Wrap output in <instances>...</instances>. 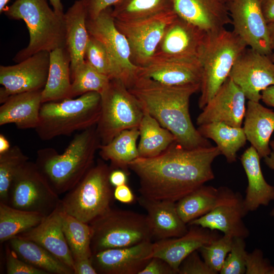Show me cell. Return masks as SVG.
I'll return each mask as SVG.
<instances>
[{
    "mask_svg": "<svg viewBox=\"0 0 274 274\" xmlns=\"http://www.w3.org/2000/svg\"><path fill=\"white\" fill-rule=\"evenodd\" d=\"M220 154L217 146L189 149L176 141L158 156L137 158L128 168L139 178L141 195L177 202L215 178L212 164Z\"/></svg>",
    "mask_w": 274,
    "mask_h": 274,
    "instance_id": "obj_1",
    "label": "cell"
},
{
    "mask_svg": "<svg viewBox=\"0 0 274 274\" xmlns=\"http://www.w3.org/2000/svg\"><path fill=\"white\" fill-rule=\"evenodd\" d=\"M128 89L143 111L171 132L184 148L212 146L194 127L189 113L190 98L200 89V85L170 86L150 79L135 78Z\"/></svg>",
    "mask_w": 274,
    "mask_h": 274,
    "instance_id": "obj_2",
    "label": "cell"
},
{
    "mask_svg": "<svg viewBox=\"0 0 274 274\" xmlns=\"http://www.w3.org/2000/svg\"><path fill=\"white\" fill-rule=\"evenodd\" d=\"M100 145L95 125L77 133L61 154L52 148L39 150L35 163L59 195L72 189L94 165Z\"/></svg>",
    "mask_w": 274,
    "mask_h": 274,
    "instance_id": "obj_3",
    "label": "cell"
},
{
    "mask_svg": "<svg viewBox=\"0 0 274 274\" xmlns=\"http://www.w3.org/2000/svg\"><path fill=\"white\" fill-rule=\"evenodd\" d=\"M4 12L10 19L24 21L29 32V43L16 54V62L40 51L66 48L64 14L56 13L46 0H16Z\"/></svg>",
    "mask_w": 274,
    "mask_h": 274,
    "instance_id": "obj_4",
    "label": "cell"
},
{
    "mask_svg": "<svg viewBox=\"0 0 274 274\" xmlns=\"http://www.w3.org/2000/svg\"><path fill=\"white\" fill-rule=\"evenodd\" d=\"M101 95L90 92L76 98L42 103L35 130L43 141L70 135L96 125L101 114Z\"/></svg>",
    "mask_w": 274,
    "mask_h": 274,
    "instance_id": "obj_5",
    "label": "cell"
},
{
    "mask_svg": "<svg viewBox=\"0 0 274 274\" xmlns=\"http://www.w3.org/2000/svg\"><path fill=\"white\" fill-rule=\"evenodd\" d=\"M248 46L233 30L225 28L208 33L201 58V94L198 106L202 109L228 78L238 57Z\"/></svg>",
    "mask_w": 274,
    "mask_h": 274,
    "instance_id": "obj_6",
    "label": "cell"
},
{
    "mask_svg": "<svg viewBox=\"0 0 274 274\" xmlns=\"http://www.w3.org/2000/svg\"><path fill=\"white\" fill-rule=\"evenodd\" d=\"M112 170L102 160H98L61 199L62 210L89 224L110 209L114 198L110 182Z\"/></svg>",
    "mask_w": 274,
    "mask_h": 274,
    "instance_id": "obj_7",
    "label": "cell"
},
{
    "mask_svg": "<svg viewBox=\"0 0 274 274\" xmlns=\"http://www.w3.org/2000/svg\"><path fill=\"white\" fill-rule=\"evenodd\" d=\"M92 254L151 241L152 234L146 215L111 208L89 223Z\"/></svg>",
    "mask_w": 274,
    "mask_h": 274,
    "instance_id": "obj_8",
    "label": "cell"
},
{
    "mask_svg": "<svg viewBox=\"0 0 274 274\" xmlns=\"http://www.w3.org/2000/svg\"><path fill=\"white\" fill-rule=\"evenodd\" d=\"M100 95L101 114L96 130L101 145L109 143L123 130L139 128L144 111L122 81L110 80Z\"/></svg>",
    "mask_w": 274,
    "mask_h": 274,
    "instance_id": "obj_9",
    "label": "cell"
},
{
    "mask_svg": "<svg viewBox=\"0 0 274 274\" xmlns=\"http://www.w3.org/2000/svg\"><path fill=\"white\" fill-rule=\"evenodd\" d=\"M61 199L38 169L35 162L27 161L18 171L11 184L8 204L14 208L51 214Z\"/></svg>",
    "mask_w": 274,
    "mask_h": 274,
    "instance_id": "obj_10",
    "label": "cell"
},
{
    "mask_svg": "<svg viewBox=\"0 0 274 274\" xmlns=\"http://www.w3.org/2000/svg\"><path fill=\"white\" fill-rule=\"evenodd\" d=\"M177 16L173 11L135 21L115 19L116 27L128 41L133 64L142 67L152 61L166 28Z\"/></svg>",
    "mask_w": 274,
    "mask_h": 274,
    "instance_id": "obj_11",
    "label": "cell"
},
{
    "mask_svg": "<svg viewBox=\"0 0 274 274\" xmlns=\"http://www.w3.org/2000/svg\"><path fill=\"white\" fill-rule=\"evenodd\" d=\"M208 35L177 16L166 28L153 59L200 63Z\"/></svg>",
    "mask_w": 274,
    "mask_h": 274,
    "instance_id": "obj_12",
    "label": "cell"
},
{
    "mask_svg": "<svg viewBox=\"0 0 274 274\" xmlns=\"http://www.w3.org/2000/svg\"><path fill=\"white\" fill-rule=\"evenodd\" d=\"M212 209L204 216L196 219L188 225H195L219 230L224 234L246 238L250 232L243 221L248 212L241 193L228 187L221 186Z\"/></svg>",
    "mask_w": 274,
    "mask_h": 274,
    "instance_id": "obj_13",
    "label": "cell"
},
{
    "mask_svg": "<svg viewBox=\"0 0 274 274\" xmlns=\"http://www.w3.org/2000/svg\"><path fill=\"white\" fill-rule=\"evenodd\" d=\"M50 52L43 51L13 65L0 66V103L9 96L43 90L48 78Z\"/></svg>",
    "mask_w": 274,
    "mask_h": 274,
    "instance_id": "obj_14",
    "label": "cell"
},
{
    "mask_svg": "<svg viewBox=\"0 0 274 274\" xmlns=\"http://www.w3.org/2000/svg\"><path fill=\"white\" fill-rule=\"evenodd\" d=\"M227 5L233 31L248 47L270 56L273 51L261 0H231Z\"/></svg>",
    "mask_w": 274,
    "mask_h": 274,
    "instance_id": "obj_15",
    "label": "cell"
},
{
    "mask_svg": "<svg viewBox=\"0 0 274 274\" xmlns=\"http://www.w3.org/2000/svg\"><path fill=\"white\" fill-rule=\"evenodd\" d=\"M228 77L246 98L259 102L262 91L274 85V63L269 56L247 47L237 58Z\"/></svg>",
    "mask_w": 274,
    "mask_h": 274,
    "instance_id": "obj_16",
    "label": "cell"
},
{
    "mask_svg": "<svg viewBox=\"0 0 274 274\" xmlns=\"http://www.w3.org/2000/svg\"><path fill=\"white\" fill-rule=\"evenodd\" d=\"M86 26L89 34L106 47L121 73L123 82L130 87L138 66L131 60L130 49L126 38L116 26L112 7L104 10L94 19L87 18Z\"/></svg>",
    "mask_w": 274,
    "mask_h": 274,
    "instance_id": "obj_17",
    "label": "cell"
},
{
    "mask_svg": "<svg viewBox=\"0 0 274 274\" xmlns=\"http://www.w3.org/2000/svg\"><path fill=\"white\" fill-rule=\"evenodd\" d=\"M246 97L242 89L228 77L198 116V126L214 122L241 127L244 119Z\"/></svg>",
    "mask_w": 274,
    "mask_h": 274,
    "instance_id": "obj_18",
    "label": "cell"
},
{
    "mask_svg": "<svg viewBox=\"0 0 274 274\" xmlns=\"http://www.w3.org/2000/svg\"><path fill=\"white\" fill-rule=\"evenodd\" d=\"M153 243L107 249L90 258L97 274H139L152 257Z\"/></svg>",
    "mask_w": 274,
    "mask_h": 274,
    "instance_id": "obj_19",
    "label": "cell"
},
{
    "mask_svg": "<svg viewBox=\"0 0 274 274\" xmlns=\"http://www.w3.org/2000/svg\"><path fill=\"white\" fill-rule=\"evenodd\" d=\"M178 16L208 33L218 32L231 23L225 0H173Z\"/></svg>",
    "mask_w": 274,
    "mask_h": 274,
    "instance_id": "obj_20",
    "label": "cell"
},
{
    "mask_svg": "<svg viewBox=\"0 0 274 274\" xmlns=\"http://www.w3.org/2000/svg\"><path fill=\"white\" fill-rule=\"evenodd\" d=\"M189 226L187 232L181 236L157 240L153 243L152 257L163 259L178 273L180 265L186 257L220 237L217 230L198 225Z\"/></svg>",
    "mask_w": 274,
    "mask_h": 274,
    "instance_id": "obj_21",
    "label": "cell"
},
{
    "mask_svg": "<svg viewBox=\"0 0 274 274\" xmlns=\"http://www.w3.org/2000/svg\"><path fill=\"white\" fill-rule=\"evenodd\" d=\"M201 75L199 63L153 59L148 64L138 67L135 78L150 79L166 86H181L201 85Z\"/></svg>",
    "mask_w": 274,
    "mask_h": 274,
    "instance_id": "obj_22",
    "label": "cell"
},
{
    "mask_svg": "<svg viewBox=\"0 0 274 274\" xmlns=\"http://www.w3.org/2000/svg\"><path fill=\"white\" fill-rule=\"evenodd\" d=\"M60 203L33 228L18 236L41 246L73 269L74 260L62 228Z\"/></svg>",
    "mask_w": 274,
    "mask_h": 274,
    "instance_id": "obj_23",
    "label": "cell"
},
{
    "mask_svg": "<svg viewBox=\"0 0 274 274\" xmlns=\"http://www.w3.org/2000/svg\"><path fill=\"white\" fill-rule=\"evenodd\" d=\"M139 204L145 210L147 219L153 237L158 240L181 236L188 231L177 211L176 202L146 198H137Z\"/></svg>",
    "mask_w": 274,
    "mask_h": 274,
    "instance_id": "obj_24",
    "label": "cell"
},
{
    "mask_svg": "<svg viewBox=\"0 0 274 274\" xmlns=\"http://www.w3.org/2000/svg\"><path fill=\"white\" fill-rule=\"evenodd\" d=\"M42 90L9 96L0 107V125L13 123L20 129H35L39 123Z\"/></svg>",
    "mask_w": 274,
    "mask_h": 274,
    "instance_id": "obj_25",
    "label": "cell"
},
{
    "mask_svg": "<svg viewBox=\"0 0 274 274\" xmlns=\"http://www.w3.org/2000/svg\"><path fill=\"white\" fill-rule=\"evenodd\" d=\"M260 156L251 146L241 156V161L248 179L244 203L247 211L252 212L260 206H267L274 200V187L265 181L262 174Z\"/></svg>",
    "mask_w": 274,
    "mask_h": 274,
    "instance_id": "obj_26",
    "label": "cell"
},
{
    "mask_svg": "<svg viewBox=\"0 0 274 274\" xmlns=\"http://www.w3.org/2000/svg\"><path fill=\"white\" fill-rule=\"evenodd\" d=\"M243 127L247 138L260 158L271 153L270 139L274 131V112L259 102L248 100Z\"/></svg>",
    "mask_w": 274,
    "mask_h": 274,
    "instance_id": "obj_27",
    "label": "cell"
},
{
    "mask_svg": "<svg viewBox=\"0 0 274 274\" xmlns=\"http://www.w3.org/2000/svg\"><path fill=\"white\" fill-rule=\"evenodd\" d=\"M87 15L82 0H77L64 13L66 48L71 58V72L85 61V53L90 35Z\"/></svg>",
    "mask_w": 274,
    "mask_h": 274,
    "instance_id": "obj_28",
    "label": "cell"
},
{
    "mask_svg": "<svg viewBox=\"0 0 274 274\" xmlns=\"http://www.w3.org/2000/svg\"><path fill=\"white\" fill-rule=\"evenodd\" d=\"M71 58L66 48L50 52L48 76L42 91V103L71 98Z\"/></svg>",
    "mask_w": 274,
    "mask_h": 274,
    "instance_id": "obj_29",
    "label": "cell"
},
{
    "mask_svg": "<svg viewBox=\"0 0 274 274\" xmlns=\"http://www.w3.org/2000/svg\"><path fill=\"white\" fill-rule=\"evenodd\" d=\"M9 245L21 259L48 274H74V270L36 243L15 236Z\"/></svg>",
    "mask_w": 274,
    "mask_h": 274,
    "instance_id": "obj_30",
    "label": "cell"
},
{
    "mask_svg": "<svg viewBox=\"0 0 274 274\" xmlns=\"http://www.w3.org/2000/svg\"><path fill=\"white\" fill-rule=\"evenodd\" d=\"M139 138L138 128L123 130L109 143L100 145L99 154L103 160L110 162L112 169H121L126 172L129 169L128 164L139 157L137 145Z\"/></svg>",
    "mask_w": 274,
    "mask_h": 274,
    "instance_id": "obj_31",
    "label": "cell"
},
{
    "mask_svg": "<svg viewBox=\"0 0 274 274\" xmlns=\"http://www.w3.org/2000/svg\"><path fill=\"white\" fill-rule=\"evenodd\" d=\"M197 129L203 137L216 143L221 154L230 163L236 161L237 152L247 141L243 127L232 126L223 122L203 124L199 126Z\"/></svg>",
    "mask_w": 274,
    "mask_h": 274,
    "instance_id": "obj_32",
    "label": "cell"
},
{
    "mask_svg": "<svg viewBox=\"0 0 274 274\" xmlns=\"http://www.w3.org/2000/svg\"><path fill=\"white\" fill-rule=\"evenodd\" d=\"M139 157L151 158L159 155L176 141L173 134L162 127L152 116L144 111L139 126Z\"/></svg>",
    "mask_w": 274,
    "mask_h": 274,
    "instance_id": "obj_33",
    "label": "cell"
},
{
    "mask_svg": "<svg viewBox=\"0 0 274 274\" xmlns=\"http://www.w3.org/2000/svg\"><path fill=\"white\" fill-rule=\"evenodd\" d=\"M174 11L173 0H120L112 8L117 20H141Z\"/></svg>",
    "mask_w": 274,
    "mask_h": 274,
    "instance_id": "obj_34",
    "label": "cell"
},
{
    "mask_svg": "<svg viewBox=\"0 0 274 274\" xmlns=\"http://www.w3.org/2000/svg\"><path fill=\"white\" fill-rule=\"evenodd\" d=\"M43 214L18 209L0 202V242L9 241L39 224Z\"/></svg>",
    "mask_w": 274,
    "mask_h": 274,
    "instance_id": "obj_35",
    "label": "cell"
},
{
    "mask_svg": "<svg viewBox=\"0 0 274 274\" xmlns=\"http://www.w3.org/2000/svg\"><path fill=\"white\" fill-rule=\"evenodd\" d=\"M218 189L202 185L176 202L177 211L186 224L209 213L213 208Z\"/></svg>",
    "mask_w": 274,
    "mask_h": 274,
    "instance_id": "obj_36",
    "label": "cell"
},
{
    "mask_svg": "<svg viewBox=\"0 0 274 274\" xmlns=\"http://www.w3.org/2000/svg\"><path fill=\"white\" fill-rule=\"evenodd\" d=\"M62 230L74 261L91 257V230L89 224L61 211Z\"/></svg>",
    "mask_w": 274,
    "mask_h": 274,
    "instance_id": "obj_37",
    "label": "cell"
},
{
    "mask_svg": "<svg viewBox=\"0 0 274 274\" xmlns=\"http://www.w3.org/2000/svg\"><path fill=\"white\" fill-rule=\"evenodd\" d=\"M71 98L90 92H96L101 94L108 86L110 80L85 60L76 70L71 72Z\"/></svg>",
    "mask_w": 274,
    "mask_h": 274,
    "instance_id": "obj_38",
    "label": "cell"
},
{
    "mask_svg": "<svg viewBox=\"0 0 274 274\" xmlns=\"http://www.w3.org/2000/svg\"><path fill=\"white\" fill-rule=\"evenodd\" d=\"M28 160L29 158L17 145L0 154V202L8 204L12 182L18 171Z\"/></svg>",
    "mask_w": 274,
    "mask_h": 274,
    "instance_id": "obj_39",
    "label": "cell"
},
{
    "mask_svg": "<svg viewBox=\"0 0 274 274\" xmlns=\"http://www.w3.org/2000/svg\"><path fill=\"white\" fill-rule=\"evenodd\" d=\"M85 60L110 80L118 79L123 81L121 73L106 47L90 35L85 50Z\"/></svg>",
    "mask_w": 274,
    "mask_h": 274,
    "instance_id": "obj_40",
    "label": "cell"
},
{
    "mask_svg": "<svg viewBox=\"0 0 274 274\" xmlns=\"http://www.w3.org/2000/svg\"><path fill=\"white\" fill-rule=\"evenodd\" d=\"M233 238L224 234L198 250L204 262L216 273L220 272L231 250Z\"/></svg>",
    "mask_w": 274,
    "mask_h": 274,
    "instance_id": "obj_41",
    "label": "cell"
},
{
    "mask_svg": "<svg viewBox=\"0 0 274 274\" xmlns=\"http://www.w3.org/2000/svg\"><path fill=\"white\" fill-rule=\"evenodd\" d=\"M247 253L246 251L245 238L233 237L231 250L219 273L221 274L246 273V260Z\"/></svg>",
    "mask_w": 274,
    "mask_h": 274,
    "instance_id": "obj_42",
    "label": "cell"
},
{
    "mask_svg": "<svg viewBox=\"0 0 274 274\" xmlns=\"http://www.w3.org/2000/svg\"><path fill=\"white\" fill-rule=\"evenodd\" d=\"M6 261L8 274H48L20 258L9 245L6 250Z\"/></svg>",
    "mask_w": 274,
    "mask_h": 274,
    "instance_id": "obj_43",
    "label": "cell"
},
{
    "mask_svg": "<svg viewBox=\"0 0 274 274\" xmlns=\"http://www.w3.org/2000/svg\"><path fill=\"white\" fill-rule=\"evenodd\" d=\"M178 274H217L201 259L196 250L186 257L181 262Z\"/></svg>",
    "mask_w": 274,
    "mask_h": 274,
    "instance_id": "obj_44",
    "label": "cell"
},
{
    "mask_svg": "<svg viewBox=\"0 0 274 274\" xmlns=\"http://www.w3.org/2000/svg\"><path fill=\"white\" fill-rule=\"evenodd\" d=\"M246 268V274H269L273 266L264 257L262 251L256 248L251 253H247Z\"/></svg>",
    "mask_w": 274,
    "mask_h": 274,
    "instance_id": "obj_45",
    "label": "cell"
},
{
    "mask_svg": "<svg viewBox=\"0 0 274 274\" xmlns=\"http://www.w3.org/2000/svg\"><path fill=\"white\" fill-rule=\"evenodd\" d=\"M139 274H178L165 260L153 257Z\"/></svg>",
    "mask_w": 274,
    "mask_h": 274,
    "instance_id": "obj_46",
    "label": "cell"
},
{
    "mask_svg": "<svg viewBox=\"0 0 274 274\" xmlns=\"http://www.w3.org/2000/svg\"><path fill=\"white\" fill-rule=\"evenodd\" d=\"M86 10L87 18L94 19L104 10L114 6L120 0H82Z\"/></svg>",
    "mask_w": 274,
    "mask_h": 274,
    "instance_id": "obj_47",
    "label": "cell"
},
{
    "mask_svg": "<svg viewBox=\"0 0 274 274\" xmlns=\"http://www.w3.org/2000/svg\"><path fill=\"white\" fill-rule=\"evenodd\" d=\"M114 197L122 203L127 204L132 203L134 199L131 190L126 184L115 188Z\"/></svg>",
    "mask_w": 274,
    "mask_h": 274,
    "instance_id": "obj_48",
    "label": "cell"
},
{
    "mask_svg": "<svg viewBox=\"0 0 274 274\" xmlns=\"http://www.w3.org/2000/svg\"><path fill=\"white\" fill-rule=\"evenodd\" d=\"M74 274H97L90 258L74 261Z\"/></svg>",
    "mask_w": 274,
    "mask_h": 274,
    "instance_id": "obj_49",
    "label": "cell"
},
{
    "mask_svg": "<svg viewBox=\"0 0 274 274\" xmlns=\"http://www.w3.org/2000/svg\"><path fill=\"white\" fill-rule=\"evenodd\" d=\"M127 173L121 169H113L110 175V182L115 187L126 184Z\"/></svg>",
    "mask_w": 274,
    "mask_h": 274,
    "instance_id": "obj_50",
    "label": "cell"
},
{
    "mask_svg": "<svg viewBox=\"0 0 274 274\" xmlns=\"http://www.w3.org/2000/svg\"><path fill=\"white\" fill-rule=\"evenodd\" d=\"M261 6L267 23L274 22V0H261Z\"/></svg>",
    "mask_w": 274,
    "mask_h": 274,
    "instance_id": "obj_51",
    "label": "cell"
},
{
    "mask_svg": "<svg viewBox=\"0 0 274 274\" xmlns=\"http://www.w3.org/2000/svg\"><path fill=\"white\" fill-rule=\"evenodd\" d=\"M261 100L267 106L274 107V85L262 91Z\"/></svg>",
    "mask_w": 274,
    "mask_h": 274,
    "instance_id": "obj_52",
    "label": "cell"
},
{
    "mask_svg": "<svg viewBox=\"0 0 274 274\" xmlns=\"http://www.w3.org/2000/svg\"><path fill=\"white\" fill-rule=\"evenodd\" d=\"M10 144L6 137L2 133L0 134V154L8 151L11 148Z\"/></svg>",
    "mask_w": 274,
    "mask_h": 274,
    "instance_id": "obj_53",
    "label": "cell"
},
{
    "mask_svg": "<svg viewBox=\"0 0 274 274\" xmlns=\"http://www.w3.org/2000/svg\"><path fill=\"white\" fill-rule=\"evenodd\" d=\"M54 11L60 15H63V7L61 0H49Z\"/></svg>",
    "mask_w": 274,
    "mask_h": 274,
    "instance_id": "obj_54",
    "label": "cell"
},
{
    "mask_svg": "<svg viewBox=\"0 0 274 274\" xmlns=\"http://www.w3.org/2000/svg\"><path fill=\"white\" fill-rule=\"evenodd\" d=\"M264 158L266 164L270 168L274 170V152H271L268 156ZM270 215L274 217V209L271 210Z\"/></svg>",
    "mask_w": 274,
    "mask_h": 274,
    "instance_id": "obj_55",
    "label": "cell"
},
{
    "mask_svg": "<svg viewBox=\"0 0 274 274\" xmlns=\"http://www.w3.org/2000/svg\"><path fill=\"white\" fill-rule=\"evenodd\" d=\"M271 47L274 52V22L268 24Z\"/></svg>",
    "mask_w": 274,
    "mask_h": 274,
    "instance_id": "obj_56",
    "label": "cell"
},
{
    "mask_svg": "<svg viewBox=\"0 0 274 274\" xmlns=\"http://www.w3.org/2000/svg\"><path fill=\"white\" fill-rule=\"evenodd\" d=\"M10 0H0V13H2L5 10V7Z\"/></svg>",
    "mask_w": 274,
    "mask_h": 274,
    "instance_id": "obj_57",
    "label": "cell"
},
{
    "mask_svg": "<svg viewBox=\"0 0 274 274\" xmlns=\"http://www.w3.org/2000/svg\"><path fill=\"white\" fill-rule=\"evenodd\" d=\"M269 145L270 146L271 149L273 150V152H274V140H272L270 142Z\"/></svg>",
    "mask_w": 274,
    "mask_h": 274,
    "instance_id": "obj_58",
    "label": "cell"
},
{
    "mask_svg": "<svg viewBox=\"0 0 274 274\" xmlns=\"http://www.w3.org/2000/svg\"><path fill=\"white\" fill-rule=\"evenodd\" d=\"M269 56L272 62L274 63V52Z\"/></svg>",
    "mask_w": 274,
    "mask_h": 274,
    "instance_id": "obj_59",
    "label": "cell"
},
{
    "mask_svg": "<svg viewBox=\"0 0 274 274\" xmlns=\"http://www.w3.org/2000/svg\"><path fill=\"white\" fill-rule=\"evenodd\" d=\"M269 274H274V267L272 268Z\"/></svg>",
    "mask_w": 274,
    "mask_h": 274,
    "instance_id": "obj_60",
    "label": "cell"
},
{
    "mask_svg": "<svg viewBox=\"0 0 274 274\" xmlns=\"http://www.w3.org/2000/svg\"><path fill=\"white\" fill-rule=\"evenodd\" d=\"M227 3H228L229 2H230L231 0H225Z\"/></svg>",
    "mask_w": 274,
    "mask_h": 274,
    "instance_id": "obj_61",
    "label": "cell"
}]
</instances>
